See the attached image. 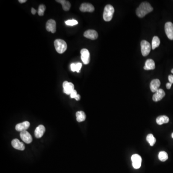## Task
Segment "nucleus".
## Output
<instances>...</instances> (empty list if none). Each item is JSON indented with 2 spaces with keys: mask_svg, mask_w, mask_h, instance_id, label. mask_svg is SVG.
I'll return each mask as SVG.
<instances>
[{
  "mask_svg": "<svg viewBox=\"0 0 173 173\" xmlns=\"http://www.w3.org/2000/svg\"><path fill=\"white\" fill-rule=\"evenodd\" d=\"M12 145L13 147L16 150L24 151L25 148L24 144L21 142H20L19 139H15L12 141Z\"/></svg>",
  "mask_w": 173,
  "mask_h": 173,
  "instance_id": "16",
  "label": "nucleus"
},
{
  "mask_svg": "<svg viewBox=\"0 0 173 173\" xmlns=\"http://www.w3.org/2000/svg\"><path fill=\"white\" fill-rule=\"evenodd\" d=\"M30 127V123L28 121H25L21 123L16 125V130L17 131L22 132L26 131Z\"/></svg>",
  "mask_w": 173,
  "mask_h": 173,
  "instance_id": "15",
  "label": "nucleus"
},
{
  "mask_svg": "<svg viewBox=\"0 0 173 173\" xmlns=\"http://www.w3.org/2000/svg\"><path fill=\"white\" fill-rule=\"evenodd\" d=\"M54 45L55 50L59 54H63L67 49V44L65 40H56L54 43Z\"/></svg>",
  "mask_w": 173,
  "mask_h": 173,
  "instance_id": "3",
  "label": "nucleus"
},
{
  "mask_svg": "<svg viewBox=\"0 0 173 173\" xmlns=\"http://www.w3.org/2000/svg\"><path fill=\"white\" fill-rule=\"evenodd\" d=\"M94 9V6L89 3H83L80 7V10L83 12H92Z\"/></svg>",
  "mask_w": 173,
  "mask_h": 173,
  "instance_id": "14",
  "label": "nucleus"
},
{
  "mask_svg": "<svg viewBox=\"0 0 173 173\" xmlns=\"http://www.w3.org/2000/svg\"><path fill=\"white\" fill-rule=\"evenodd\" d=\"M70 67H71V70H72L73 72H75V71H76V63H71Z\"/></svg>",
  "mask_w": 173,
  "mask_h": 173,
  "instance_id": "29",
  "label": "nucleus"
},
{
  "mask_svg": "<svg viewBox=\"0 0 173 173\" xmlns=\"http://www.w3.org/2000/svg\"><path fill=\"white\" fill-rule=\"evenodd\" d=\"M171 72H172V73L173 74V69H172L171 70Z\"/></svg>",
  "mask_w": 173,
  "mask_h": 173,
  "instance_id": "35",
  "label": "nucleus"
},
{
  "mask_svg": "<svg viewBox=\"0 0 173 173\" xmlns=\"http://www.w3.org/2000/svg\"><path fill=\"white\" fill-rule=\"evenodd\" d=\"M166 35L169 39L173 40V24L172 22L166 23L165 26Z\"/></svg>",
  "mask_w": 173,
  "mask_h": 173,
  "instance_id": "6",
  "label": "nucleus"
},
{
  "mask_svg": "<svg viewBox=\"0 0 173 173\" xmlns=\"http://www.w3.org/2000/svg\"><path fill=\"white\" fill-rule=\"evenodd\" d=\"M155 68V65L154 60L151 59H148L145 63V66H144V69L146 70H154Z\"/></svg>",
  "mask_w": 173,
  "mask_h": 173,
  "instance_id": "18",
  "label": "nucleus"
},
{
  "mask_svg": "<svg viewBox=\"0 0 173 173\" xmlns=\"http://www.w3.org/2000/svg\"><path fill=\"white\" fill-rule=\"evenodd\" d=\"M63 92L67 95H70L71 93L75 90L74 84L71 82H68L66 81L63 82Z\"/></svg>",
  "mask_w": 173,
  "mask_h": 173,
  "instance_id": "7",
  "label": "nucleus"
},
{
  "mask_svg": "<svg viewBox=\"0 0 173 173\" xmlns=\"http://www.w3.org/2000/svg\"><path fill=\"white\" fill-rule=\"evenodd\" d=\"M19 1L21 4H23V3H26L27 0H19Z\"/></svg>",
  "mask_w": 173,
  "mask_h": 173,
  "instance_id": "34",
  "label": "nucleus"
},
{
  "mask_svg": "<svg viewBox=\"0 0 173 173\" xmlns=\"http://www.w3.org/2000/svg\"><path fill=\"white\" fill-rule=\"evenodd\" d=\"M56 1L62 4L63 9L64 11H68L69 10L71 7V4L69 3V1L66 0H57Z\"/></svg>",
  "mask_w": 173,
  "mask_h": 173,
  "instance_id": "20",
  "label": "nucleus"
},
{
  "mask_svg": "<svg viewBox=\"0 0 173 173\" xmlns=\"http://www.w3.org/2000/svg\"><path fill=\"white\" fill-rule=\"evenodd\" d=\"M82 67V63H76V71L78 73H79Z\"/></svg>",
  "mask_w": 173,
  "mask_h": 173,
  "instance_id": "27",
  "label": "nucleus"
},
{
  "mask_svg": "<svg viewBox=\"0 0 173 173\" xmlns=\"http://www.w3.org/2000/svg\"><path fill=\"white\" fill-rule=\"evenodd\" d=\"M160 44V40L157 36H154L152 39L151 47L152 50H154L156 48L158 47Z\"/></svg>",
  "mask_w": 173,
  "mask_h": 173,
  "instance_id": "22",
  "label": "nucleus"
},
{
  "mask_svg": "<svg viewBox=\"0 0 173 173\" xmlns=\"http://www.w3.org/2000/svg\"><path fill=\"white\" fill-rule=\"evenodd\" d=\"M75 99H76L77 101H79L80 99H81V96H80V95H79V94H78L77 96L76 97V98H75Z\"/></svg>",
  "mask_w": 173,
  "mask_h": 173,
  "instance_id": "32",
  "label": "nucleus"
},
{
  "mask_svg": "<svg viewBox=\"0 0 173 173\" xmlns=\"http://www.w3.org/2000/svg\"><path fill=\"white\" fill-rule=\"evenodd\" d=\"M31 13L33 15H35L36 13V10L35 9L33 8H31Z\"/></svg>",
  "mask_w": 173,
  "mask_h": 173,
  "instance_id": "33",
  "label": "nucleus"
},
{
  "mask_svg": "<svg viewBox=\"0 0 173 173\" xmlns=\"http://www.w3.org/2000/svg\"><path fill=\"white\" fill-rule=\"evenodd\" d=\"M115 12V9L112 5L110 4L105 6L104 9L103 13V18L104 21L109 22L111 21L113 16V13Z\"/></svg>",
  "mask_w": 173,
  "mask_h": 173,
  "instance_id": "2",
  "label": "nucleus"
},
{
  "mask_svg": "<svg viewBox=\"0 0 173 173\" xmlns=\"http://www.w3.org/2000/svg\"><path fill=\"white\" fill-rule=\"evenodd\" d=\"M159 159L162 162H165L168 159V154L166 151H160L158 155Z\"/></svg>",
  "mask_w": 173,
  "mask_h": 173,
  "instance_id": "24",
  "label": "nucleus"
},
{
  "mask_svg": "<svg viewBox=\"0 0 173 173\" xmlns=\"http://www.w3.org/2000/svg\"><path fill=\"white\" fill-rule=\"evenodd\" d=\"M65 24L67 26H73L78 24V22L76 20H68L67 21H65Z\"/></svg>",
  "mask_w": 173,
  "mask_h": 173,
  "instance_id": "26",
  "label": "nucleus"
},
{
  "mask_svg": "<svg viewBox=\"0 0 173 173\" xmlns=\"http://www.w3.org/2000/svg\"><path fill=\"white\" fill-rule=\"evenodd\" d=\"M141 51L143 56H147L150 54L151 50V45L149 42L145 40H142L140 43Z\"/></svg>",
  "mask_w": 173,
  "mask_h": 173,
  "instance_id": "4",
  "label": "nucleus"
},
{
  "mask_svg": "<svg viewBox=\"0 0 173 173\" xmlns=\"http://www.w3.org/2000/svg\"><path fill=\"white\" fill-rule=\"evenodd\" d=\"M45 128L44 126L42 125H39L37 128H36L35 130L34 134H35L36 138H42L44 133H45Z\"/></svg>",
  "mask_w": 173,
  "mask_h": 173,
  "instance_id": "17",
  "label": "nucleus"
},
{
  "mask_svg": "<svg viewBox=\"0 0 173 173\" xmlns=\"http://www.w3.org/2000/svg\"><path fill=\"white\" fill-rule=\"evenodd\" d=\"M161 85V82L158 79H153L150 83V89L152 92H156Z\"/></svg>",
  "mask_w": 173,
  "mask_h": 173,
  "instance_id": "13",
  "label": "nucleus"
},
{
  "mask_svg": "<svg viewBox=\"0 0 173 173\" xmlns=\"http://www.w3.org/2000/svg\"><path fill=\"white\" fill-rule=\"evenodd\" d=\"M84 36L92 40H95L98 37V34L96 31L92 29H89L84 32Z\"/></svg>",
  "mask_w": 173,
  "mask_h": 173,
  "instance_id": "10",
  "label": "nucleus"
},
{
  "mask_svg": "<svg viewBox=\"0 0 173 173\" xmlns=\"http://www.w3.org/2000/svg\"><path fill=\"white\" fill-rule=\"evenodd\" d=\"M81 58L85 65H88L90 61V54L88 50L83 49L81 50Z\"/></svg>",
  "mask_w": 173,
  "mask_h": 173,
  "instance_id": "8",
  "label": "nucleus"
},
{
  "mask_svg": "<svg viewBox=\"0 0 173 173\" xmlns=\"http://www.w3.org/2000/svg\"><path fill=\"white\" fill-rule=\"evenodd\" d=\"M166 95V93L163 89H159L155 93L154 96L152 97V100L154 101H160Z\"/></svg>",
  "mask_w": 173,
  "mask_h": 173,
  "instance_id": "12",
  "label": "nucleus"
},
{
  "mask_svg": "<svg viewBox=\"0 0 173 173\" xmlns=\"http://www.w3.org/2000/svg\"><path fill=\"white\" fill-rule=\"evenodd\" d=\"M132 166L135 169H139L142 166V159L141 156L137 154H133L131 157Z\"/></svg>",
  "mask_w": 173,
  "mask_h": 173,
  "instance_id": "5",
  "label": "nucleus"
},
{
  "mask_svg": "<svg viewBox=\"0 0 173 173\" xmlns=\"http://www.w3.org/2000/svg\"><path fill=\"white\" fill-rule=\"evenodd\" d=\"M168 80L170 83L173 84V75H169L168 76Z\"/></svg>",
  "mask_w": 173,
  "mask_h": 173,
  "instance_id": "30",
  "label": "nucleus"
},
{
  "mask_svg": "<svg viewBox=\"0 0 173 173\" xmlns=\"http://www.w3.org/2000/svg\"><path fill=\"white\" fill-rule=\"evenodd\" d=\"M172 138L173 139V133L172 134Z\"/></svg>",
  "mask_w": 173,
  "mask_h": 173,
  "instance_id": "36",
  "label": "nucleus"
},
{
  "mask_svg": "<svg viewBox=\"0 0 173 173\" xmlns=\"http://www.w3.org/2000/svg\"><path fill=\"white\" fill-rule=\"evenodd\" d=\"M172 84L171 83H167L166 85V88L167 89H170L171 88V86H172Z\"/></svg>",
  "mask_w": 173,
  "mask_h": 173,
  "instance_id": "31",
  "label": "nucleus"
},
{
  "mask_svg": "<svg viewBox=\"0 0 173 173\" xmlns=\"http://www.w3.org/2000/svg\"><path fill=\"white\" fill-rule=\"evenodd\" d=\"M46 9V6L43 4H41L40 5L39 9H38V15L40 16H43L44 15V12Z\"/></svg>",
  "mask_w": 173,
  "mask_h": 173,
  "instance_id": "25",
  "label": "nucleus"
},
{
  "mask_svg": "<svg viewBox=\"0 0 173 173\" xmlns=\"http://www.w3.org/2000/svg\"><path fill=\"white\" fill-rule=\"evenodd\" d=\"M56 24L55 20L50 19L47 22L46 24V28L48 31L51 32V33H54L56 31Z\"/></svg>",
  "mask_w": 173,
  "mask_h": 173,
  "instance_id": "9",
  "label": "nucleus"
},
{
  "mask_svg": "<svg viewBox=\"0 0 173 173\" xmlns=\"http://www.w3.org/2000/svg\"><path fill=\"white\" fill-rule=\"evenodd\" d=\"M20 136L21 139L27 144L31 143L32 141V138L31 135L27 131L21 132V133L20 134Z\"/></svg>",
  "mask_w": 173,
  "mask_h": 173,
  "instance_id": "11",
  "label": "nucleus"
},
{
  "mask_svg": "<svg viewBox=\"0 0 173 173\" xmlns=\"http://www.w3.org/2000/svg\"><path fill=\"white\" fill-rule=\"evenodd\" d=\"M77 95H78V93H77V91L76 90H74L70 94V97L71 98H74L75 99L77 96Z\"/></svg>",
  "mask_w": 173,
  "mask_h": 173,
  "instance_id": "28",
  "label": "nucleus"
},
{
  "mask_svg": "<svg viewBox=\"0 0 173 173\" xmlns=\"http://www.w3.org/2000/svg\"><path fill=\"white\" fill-rule=\"evenodd\" d=\"M169 121V119L166 116H161L156 118V123L159 125H162L163 124L167 123Z\"/></svg>",
  "mask_w": 173,
  "mask_h": 173,
  "instance_id": "19",
  "label": "nucleus"
},
{
  "mask_svg": "<svg viewBox=\"0 0 173 173\" xmlns=\"http://www.w3.org/2000/svg\"><path fill=\"white\" fill-rule=\"evenodd\" d=\"M152 11L153 8L149 3L143 2L140 4L139 7L136 9V14L139 17L142 18Z\"/></svg>",
  "mask_w": 173,
  "mask_h": 173,
  "instance_id": "1",
  "label": "nucleus"
},
{
  "mask_svg": "<svg viewBox=\"0 0 173 173\" xmlns=\"http://www.w3.org/2000/svg\"><path fill=\"white\" fill-rule=\"evenodd\" d=\"M76 117L78 122H81L85 120L86 116L83 111H81L76 113Z\"/></svg>",
  "mask_w": 173,
  "mask_h": 173,
  "instance_id": "21",
  "label": "nucleus"
},
{
  "mask_svg": "<svg viewBox=\"0 0 173 173\" xmlns=\"http://www.w3.org/2000/svg\"><path fill=\"white\" fill-rule=\"evenodd\" d=\"M146 140L148 142L151 146H153L156 142V139L154 137V135L151 134H148L146 137Z\"/></svg>",
  "mask_w": 173,
  "mask_h": 173,
  "instance_id": "23",
  "label": "nucleus"
}]
</instances>
